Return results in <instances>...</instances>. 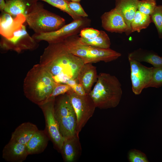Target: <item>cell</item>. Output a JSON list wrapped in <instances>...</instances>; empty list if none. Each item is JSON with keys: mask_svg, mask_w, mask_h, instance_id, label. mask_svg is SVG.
<instances>
[{"mask_svg": "<svg viewBox=\"0 0 162 162\" xmlns=\"http://www.w3.org/2000/svg\"><path fill=\"white\" fill-rule=\"evenodd\" d=\"M55 82L48 72L39 64L28 72L24 80L23 90L29 100L40 106L46 103Z\"/></svg>", "mask_w": 162, "mask_h": 162, "instance_id": "7a4b0ae2", "label": "cell"}, {"mask_svg": "<svg viewBox=\"0 0 162 162\" xmlns=\"http://www.w3.org/2000/svg\"><path fill=\"white\" fill-rule=\"evenodd\" d=\"M5 6V0H0V10L1 12L4 11Z\"/></svg>", "mask_w": 162, "mask_h": 162, "instance_id": "d6a6232c", "label": "cell"}, {"mask_svg": "<svg viewBox=\"0 0 162 162\" xmlns=\"http://www.w3.org/2000/svg\"><path fill=\"white\" fill-rule=\"evenodd\" d=\"M49 44L40 56L39 64L56 83L67 84L71 80L78 81L84 64L82 60L69 51L62 42Z\"/></svg>", "mask_w": 162, "mask_h": 162, "instance_id": "6da1fadb", "label": "cell"}, {"mask_svg": "<svg viewBox=\"0 0 162 162\" xmlns=\"http://www.w3.org/2000/svg\"><path fill=\"white\" fill-rule=\"evenodd\" d=\"M26 22V16L22 14L13 16L3 11L0 17V34L7 39L11 38L14 33L21 28Z\"/></svg>", "mask_w": 162, "mask_h": 162, "instance_id": "7c38bea8", "label": "cell"}, {"mask_svg": "<svg viewBox=\"0 0 162 162\" xmlns=\"http://www.w3.org/2000/svg\"><path fill=\"white\" fill-rule=\"evenodd\" d=\"M38 0H5V12L13 16L22 14L25 16L33 8Z\"/></svg>", "mask_w": 162, "mask_h": 162, "instance_id": "e0dca14e", "label": "cell"}, {"mask_svg": "<svg viewBox=\"0 0 162 162\" xmlns=\"http://www.w3.org/2000/svg\"><path fill=\"white\" fill-rule=\"evenodd\" d=\"M49 137L45 130H38L26 145L29 155L43 152L46 148Z\"/></svg>", "mask_w": 162, "mask_h": 162, "instance_id": "d6986e66", "label": "cell"}, {"mask_svg": "<svg viewBox=\"0 0 162 162\" xmlns=\"http://www.w3.org/2000/svg\"><path fill=\"white\" fill-rule=\"evenodd\" d=\"M128 159L131 162H148L146 155L141 151L131 150L128 153Z\"/></svg>", "mask_w": 162, "mask_h": 162, "instance_id": "f1b7e54d", "label": "cell"}, {"mask_svg": "<svg viewBox=\"0 0 162 162\" xmlns=\"http://www.w3.org/2000/svg\"><path fill=\"white\" fill-rule=\"evenodd\" d=\"M67 0L68 1H69V0Z\"/></svg>", "mask_w": 162, "mask_h": 162, "instance_id": "e575fe53", "label": "cell"}, {"mask_svg": "<svg viewBox=\"0 0 162 162\" xmlns=\"http://www.w3.org/2000/svg\"><path fill=\"white\" fill-rule=\"evenodd\" d=\"M128 58L140 62L149 63L154 68L162 67V57L151 51L140 48L130 53Z\"/></svg>", "mask_w": 162, "mask_h": 162, "instance_id": "44dd1931", "label": "cell"}, {"mask_svg": "<svg viewBox=\"0 0 162 162\" xmlns=\"http://www.w3.org/2000/svg\"><path fill=\"white\" fill-rule=\"evenodd\" d=\"M55 98L50 99L46 103L39 106L42 110L45 120V130L55 148L60 152L65 138L61 133L55 116Z\"/></svg>", "mask_w": 162, "mask_h": 162, "instance_id": "9c48e42d", "label": "cell"}, {"mask_svg": "<svg viewBox=\"0 0 162 162\" xmlns=\"http://www.w3.org/2000/svg\"><path fill=\"white\" fill-rule=\"evenodd\" d=\"M91 22L90 20L87 17H83L73 20L56 31L45 33H34L32 36L38 41L44 40L49 44L61 42L68 37L77 34L82 29L89 26Z\"/></svg>", "mask_w": 162, "mask_h": 162, "instance_id": "ba28073f", "label": "cell"}, {"mask_svg": "<svg viewBox=\"0 0 162 162\" xmlns=\"http://www.w3.org/2000/svg\"><path fill=\"white\" fill-rule=\"evenodd\" d=\"M38 41L27 32L23 25L21 28L14 33L11 38L7 39L1 36V47L5 50H13L18 53L27 50H33L38 46Z\"/></svg>", "mask_w": 162, "mask_h": 162, "instance_id": "30bf717a", "label": "cell"}, {"mask_svg": "<svg viewBox=\"0 0 162 162\" xmlns=\"http://www.w3.org/2000/svg\"><path fill=\"white\" fill-rule=\"evenodd\" d=\"M102 26L111 32L125 33L127 26L120 13L114 8L104 13L101 16Z\"/></svg>", "mask_w": 162, "mask_h": 162, "instance_id": "4fadbf2b", "label": "cell"}, {"mask_svg": "<svg viewBox=\"0 0 162 162\" xmlns=\"http://www.w3.org/2000/svg\"><path fill=\"white\" fill-rule=\"evenodd\" d=\"M96 107L100 109L113 108L119 104L122 91L118 79L110 74L101 73L93 89L89 94Z\"/></svg>", "mask_w": 162, "mask_h": 162, "instance_id": "3957f363", "label": "cell"}, {"mask_svg": "<svg viewBox=\"0 0 162 162\" xmlns=\"http://www.w3.org/2000/svg\"><path fill=\"white\" fill-rule=\"evenodd\" d=\"M28 155L26 145L11 140L2 150V158L8 162H22Z\"/></svg>", "mask_w": 162, "mask_h": 162, "instance_id": "5bb4252c", "label": "cell"}, {"mask_svg": "<svg viewBox=\"0 0 162 162\" xmlns=\"http://www.w3.org/2000/svg\"><path fill=\"white\" fill-rule=\"evenodd\" d=\"M100 30L88 27L82 29L79 33L80 37L91 39L97 37L100 34Z\"/></svg>", "mask_w": 162, "mask_h": 162, "instance_id": "f546056e", "label": "cell"}, {"mask_svg": "<svg viewBox=\"0 0 162 162\" xmlns=\"http://www.w3.org/2000/svg\"><path fill=\"white\" fill-rule=\"evenodd\" d=\"M162 86V67L154 68L152 79L147 88H158Z\"/></svg>", "mask_w": 162, "mask_h": 162, "instance_id": "4316f807", "label": "cell"}, {"mask_svg": "<svg viewBox=\"0 0 162 162\" xmlns=\"http://www.w3.org/2000/svg\"><path fill=\"white\" fill-rule=\"evenodd\" d=\"M130 68V79L133 92L140 94L147 88L152 79L154 67H146L134 59L128 58Z\"/></svg>", "mask_w": 162, "mask_h": 162, "instance_id": "8fae6325", "label": "cell"}, {"mask_svg": "<svg viewBox=\"0 0 162 162\" xmlns=\"http://www.w3.org/2000/svg\"><path fill=\"white\" fill-rule=\"evenodd\" d=\"M139 0H115V8L123 17L128 28L127 35L131 34V24L137 10Z\"/></svg>", "mask_w": 162, "mask_h": 162, "instance_id": "2e32d148", "label": "cell"}, {"mask_svg": "<svg viewBox=\"0 0 162 162\" xmlns=\"http://www.w3.org/2000/svg\"><path fill=\"white\" fill-rule=\"evenodd\" d=\"M79 39L82 44L99 48L109 49L111 45L110 39L108 35L102 30H100L99 34L94 38L88 39L79 37Z\"/></svg>", "mask_w": 162, "mask_h": 162, "instance_id": "7402d4cb", "label": "cell"}, {"mask_svg": "<svg viewBox=\"0 0 162 162\" xmlns=\"http://www.w3.org/2000/svg\"><path fill=\"white\" fill-rule=\"evenodd\" d=\"M26 17L29 28L36 33L55 31L65 25L64 18L45 9L38 2Z\"/></svg>", "mask_w": 162, "mask_h": 162, "instance_id": "5b68a950", "label": "cell"}, {"mask_svg": "<svg viewBox=\"0 0 162 162\" xmlns=\"http://www.w3.org/2000/svg\"><path fill=\"white\" fill-rule=\"evenodd\" d=\"M67 93L75 113L76 134L79 135L82 128L93 116L96 107L89 94L80 95L74 92L72 89Z\"/></svg>", "mask_w": 162, "mask_h": 162, "instance_id": "52a82bcc", "label": "cell"}, {"mask_svg": "<svg viewBox=\"0 0 162 162\" xmlns=\"http://www.w3.org/2000/svg\"><path fill=\"white\" fill-rule=\"evenodd\" d=\"M68 5L70 9L76 14L83 17H87L88 14L80 4V2L68 1Z\"/></svg>", "mask_w": 162, "mask_h": 162, "instance_id": "4dcf8cb0", "label": "cell"}, {"mask_svg": "<svg viewBox=\"0 0 162 162\" xmlns=\"http://www.w3.org/2000/svg\"><path fill=\"white\" fill-rule=\"evenodd\" d=\"M61 95L55 98L54 114L61 133L66 138L76 134V118L68 94Z\"/></svg>", "mask_w": 162, "mask_h": 162, "instance_id": "8992f818", "label": "cell"}, {"mask_svg": "<svg viewBox=\"0 0 162 162\" xmlns=\"http://www.w3.org/2000/svg\"><path fill=\"white\" fill-rule=\"evenodd\" d=\"M150 15L144 14L137 10L131 22V32H140L141 30L147 28L152 22Z\"/></svg>", "mask_w": 162, "mask_h": 162, "instance_id": "603a6c76", "label": "cell"}, {"mask_svg": "<svg viewBox=\"0 0 162 162\" xmlns=\"http://www.w3.org/2000/svg\"><path fill=\"white\" fill-rule=\"evenodd\" d=\"M96 68L92 63L84 64L78 76L79 83L83 88L86 93L89 94L94 84L98 79Z\"/></svg>", "mask_w": 162, "mask_h": 162, "instance_id": "ac0fdd59", "label": "cell"}, {"mask_svg": "<svg viewBox=\"0 0 162 162\" xmlns=\"http://www.w3.org/2000/svg\"><path fill=\"white\" fill-rule=\"evenodd\" d=\"M77 34L71 36L62 42L70 52L80 58L84 64L100 61L110 62L118 59L121 54L111 49H101L84 44L79 40Z\"/></svg>", "mask_w": 162, "mask_h": 162, "instance_id": "277c9868", "label": "cell"}, {"mask_svg": "<svg viewBox=\"0 0 162 162\" xmlns=\"http://www.w3.org/2000/svg\"><path fill=\"white\" fill-rule=\"evenodd\" d=\"M150 16L157 29L159 38H162V5H157Z\"/></svg>", "mask_w": 162, "mask_h": 162, "instance_id": "d4e9b609", "label": "cell"}, {"mask_svg": "<svg viewBox=\"0 0 162 162\" xmlns=\"http://www.w3.org/2000/svg\"><path fill=\"white\" fill-rule=\"evenodd\" d=\"M71 89L70 86L67 84L55 82L49 99L55 98L57 96L65 94Z\"/></svg>", "mask_w": 162, "mask_h": 162, "instance_id": "83f0119b", "label": "cell"}, {"mask_svg": "<svg viewBox=\"0 0 162 162\" xmlns=\"http://www.w3.org/2000/svg\"><path fill=\"white\" fill-rule=\"evenodd\" d=\"M38 130L37 126L32 123L29 122L23 123L12 133L10 140L26 145Z\"/></svg>", "mask_w": 162, "mask_h": 162, "instance_id": "ffe728a7", "label": "cell"}, {"mask_svg": "<svg viewBox=\"0 0 162 162\" xmlns=\"http://www.w3.org/2000/svg\"><path fill=\"white\" fill-rule=\"evenodd\" d=\"M82 148L79 135L65 138L60 153L65 162L76 161L81 155Z\"/></svg>", "mask_w": 162, "mask_h": 162, "instance_id": "9a60e30c", "label": "cell"}, {"mask_svg": "<svg viewBox=\"0 0 162 162\" xmlns=\"http://www.w3.org/2000/svg\"><path fill=\"white\" fill-rule=\"evenodd\" d=\"M156 6V0H139L137 10L144 14L150 15Z\"/></svg>", "mask_w": 162, "mask_h": 162, "instance_id": "484cf974", "label": "cell"}, {"mask_svg": "<svg viewBox=\"0 0 162 162\" xmlns=\"http://www.w3.org/2000/svg\"><path fill=\"white\" fill-rule=\"evenodd\" d=\"M45 2L70 15L73 20H76L83 18L75 14L70 8L68 2L66 0H38Z\"/></svg>", "mask_w": 162, "mask_h": 162, "instance_id": "cb8c5ba5", "label": "cell"}, {"mask_svg": "<svg viewBox=\"0 0 162 162\" xmlns=\"http://www.w3.org/2000/svg\"><path fill=\"white\" fill-rule=\"evenodd\" d=\"M72 90L75 93L80 95H84L86 93L82 85L77 82L70 86Z\"/></svg>", "mask_w": 162, "mask_h": 162, "instance_id": "1f68e13d", "label": "cell"}, {"mask_svg": "<svg viewBox=\"0 0 162 162\" xmlns=\"http://www.w3.org/2000/svg\"><path fill=\"white\" fill-rule=\"evenodd\" d=\"M81 0H69V1L80 2Z\"/></svg>", "mask_w": 162, "mask_h": 162, "instance_id": "836d02e7", "label": "cell"}]
</instances>
